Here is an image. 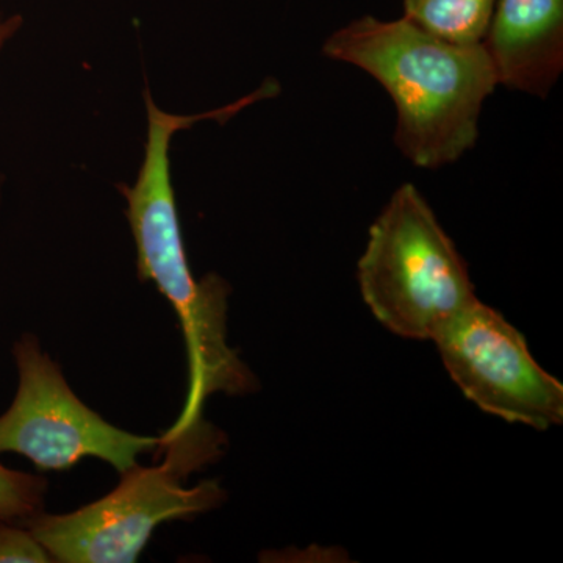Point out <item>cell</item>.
Masks as SVG:
<instances>
[{
  "mask_svg": "<svg viewBox=\"0 0 563 563\" xmlns=\"http://www.w3.org/2000/svg\"><path fill=\"white\" fill-rule=\"evenodd\" d=\"M147 136L139 176L132 185L118 184L125 218L136 247L140 280L152 282L179 318L188 357V390L184 410L161 437V444L209 431L203 407L210 396H246L258 390V379L228 342L231 285L218 274L192 276L176 191L173 187L172 144L177 132L206 120V114H174L144 92Z\"/></svg>",
  "mask_w": 563,
  "mask_h": 563,
  "instance_id": "6da1fadb",
  "label": "cell"
},
{
  "mask_svg": "<svg viewBox=\"0 0 563 563\" xmlns=\"http://www.w3.org/2000/svg\"><path fill=\"white\" fill-rule=\"evenodd\" d=\"M322 52L383 85L398 114L395 144L413 165L440 168L476 144L481 111L498 85L483 43H450L407 18L363 16L332 33Z\"/></svg>",
  "mask_w": 563,
  "mask_h": 563,
  "instance_id": "7a4b0ae2",
  "label": "cell"
},
{
  "mask_svg": "<svg viewBox=\"0 0 563 563\" xmlns=\"http://www.w3.org/2000/svg\"><path fill=\"white\" fill-rule=\"evenodd\" d=\"M357 280L373 317L407 340L432 342L477 299L461 252L412 184L393 192L369 228Z\"/></svg>",
  "mask_w": 563,
  "mask_h": 563,
  "instance_id": "3957f363",
  "label": "cell"
},
{
  "mask_svg": "<svg viewBox=\"0 0 563 563\" xmlns=\"http://www.w3.org/2000/svg\"><path fill=\"white\" fill-rule=\"evenodd\" d=\"M161 465L135 466L121 473L114 490L74 512H40L24 526L58 563H132L155 529L168 521L192 520L228 501L217 481L184 487L196 466L163 453Z\"/></svg>",
  "mask_w": 563,
  "mask_h": 563,
  "instance_id": "277c9868",
  "label": "cell"
},
{
  "mask_svg": "<svg viewBox=\"0 0 563 563\" xmlns=\"http://www.w3.org/2000/svg\"><path fill=\"white\" fill-rule=\"evenodd\" d=\"M13 357L20 383L0 415V454H20L40 472H68L91 457L124 473L140 454L161 446V437L117 428L81 402L33 333H22Z\"/></svg>",
  "mask_w": 563,
  "mask_h": 563,
  "instance_id": "5b68a950",
  "label": "cell"
},
{
  "mask_svg": "<svg viewBox=\"0 0 563 563\" xmlns=\"http://www.w3.org/2000/svg\"><path fill=\"white\" fill-rule=\"evenodd\" d=\"M466 399L507 422L548 431L563 422V385L537 363L523 333L476 299L432 340Z\"/></svg>",
  "mask_w": 563,
  "mask_h": 563,
  "instance_id": "8992f818",
  "label": "cell"
},
{
  "mask_svg": "<svg viewBox=\"0 0 563 563\" xmlns=\"http://www.w3.org/2000/svg\"><path fill=\"white\" fill-rule=\"evenodd\" d=\"M483 44L498 85L547 98L563 69V0H498Z\"/></svg>",
  "mask_w": 563,
  "mask_h": 563,
  "instance_id": "52a82bcc",
  "label": "cell"
},
{
  "mask_svg": "<svg viewBox=\"0 0 563 563\" xmlns=\"http://www.w3.org/2000/svg\"><path fill=\"white\" fill-rule=\"evenodd\" d=\"M498 0H404L407 20L437 38L483 43Z\"/></svg>",
  "mask_w": 563,
  "mask_h": 563,
  "instance_id": "ba28073f",
  "label": "cell"
},
{
  "mask_svg": "<svg viewBox=\"0 0 563 563\" xmlns=\"http://www.w3.org/2000/svg\"><path fill=\"white\" fill-rule=\"evenodd\" d=\"M47 481L36 474L16 472L0 463V520L25 523L43 512Z\"/></svg>",
  "mask_w": 563,
  "mask_h": 563,
  "instance_id": "9c48e42d",
  "label": "cell"
},
{
  "mask_svg": "<svg viewBox=\"0 0 563 563\" xmlns=\"http://www.w3.org/2000/svg\"><path fill=\"white\" fill-rule=\"evenodd\" d=\"M27 526L0 520V563H52Z\"/></svg>",
  "mask_w": 563,
  "mask_h": 563,
  "instance_id": "30bf717a",
  "label": "cell"
},
{
  "mask_svg": "<svg viewBox=\"0 0 563 563\" xmlns=\"http://www.w3.org/2000/svg\"><path fill=\"white\" fill-rule=\"evenodd\" d=\"M22 24H24V20L21 14H5L0 11V57L14 36L21 32Z\"/></svg>",
  "mask_w": 563,
  "mask_h": 563,
  "instance_id": "8fae6325",
  "label": "cell"
},
{
  "mask_svg": "<svg viewBox=\"0 0 563 563\" xmlns=\"http://www.w3.org/2000/svg\"><path fill=\"white\" fill-rule=\"evenodd\" d=\"M2 185H3V179H2V177H0V203H2Z\"/></svg>",
  "mask_w": 563,
  "mask_h": 563,
  "instance_id": "7c38bea8",
  "label": "cell"
}]
</instances>
